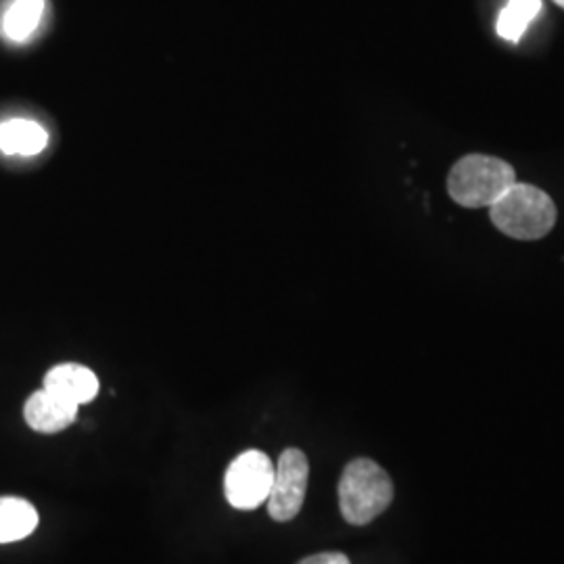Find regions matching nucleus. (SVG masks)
Masks as SVG:
<instances>
[{
    "instance_id": "20e7f679",
    "label": "nucleus",
    "mask_w": 564,
    "mask_h": 564,
    "mask_svg": "<svg viewBox=\"0 0 564 564\" xmlns=\"http://www.w3.org/2000/svg\"><path fill=\"white\" fill-rule=\"evenodd\" d=\"M272 484V460L260 449H247L228 466L224 475V494L230 506L239 510H256L268 502Z\"/></svg>"
},
{
    "instance_id": "0eeeda50",
    "label": "nucleus",
    "mask_w": 564,
    "mask_h": 564,
    "mask_svg": "<svg viewBox=\"0 0 564 564\" xmlns=\"http://www.w3.org/2000/svg\"><path fill=\"white\" fill-rule=\"evenodd\" d=\"M44 389L67 402L82 405L97 398L99 379L90 368L82 364H59L46 372Z\"/></svg>"
},
{
    "instance_id": "f257e3e1",
    "label": "nucleus",
    "mask_w": 564,
    "mask_h": 564,
    "mask_svg": "<svg viewBox=\"0 0 564 564\" xmlns=\"http://www.w3.org/2000/svg\"><path fill=\"white\" fill-rule=\"evenodd\" d=\"M489 212L498 230L519 241L542 239L556 223V205L547 193L521 182H514Z\"/></svg>"
},
{
    "instance_id": "f03ea898",
    "label": "nucleus",
    "mask_w": 564,
    "mask_h": 564,
    "mask_svg": "<svg viewBox=\"0 0 564 564\" xmlns=\"http://www.w3.org/2000/svg\"><path fill=\"white\" fill-rule=\"evenodd\" d=\"M393 502V484L375 460L358 458L345 466L339 481L343 519L351 524H368Z\"/></svg>"
},
{
    "instance_id": "6e6552de",
    "label": "nucleus",
    "mask_w": 564,
    "mask_h": 564,
    "mask_svg": "<svg viewBox=\"0 0 564 564\" xmlns=\"http://www.w3.org/2000/svg\"><path fill=\"white\" fill-rule=\"evenodd\" d=\"M48 144V134L41 123L9 120L0 123V151L7 155H39Z\"/></svg>"
},
{
    "instance_id": "f8f14e48",
    "label": "nucleus",
    "mask_w": 564,
    "mask_h": 564,
    "mask_svg": "<svg viewBox=\"0 0 564 564\" xmlns=\"http://www.w3.org/2000/svg\"><path fill=\"white\" fill-rule=\"evenodd\" d=\"M297 564H351L349 558L341 554V552H323V554H314V556H307Z\"/></svg>"
},
{
    "instance_id": "9b49d317",
    "label": "nucleus",
    "mask_w": 564,
    "mask_h": 564,
    "mask_svg": "<svg viewBox=\"0 0 564 564\" xmlns=\"http://www.w3.org/2000/svg\"><path fill=\"white\" fill-rule=\"evenodd\" d=\"M540 9H542V0H508L496 21L498 36L506 42L517 44L523 39L529 23L535 20Z\"/></svg>"
},
{
    "instance_id": "1a4fd4ad",
    "label": "nucleus",
    "mask_w": 564,
    "mask_h": 564,
    "mask_svg": "<svg viewBox=\"0 0 564 564\" xmlns=\"http://www.w3.org/2000/svg\"><path fill=\"white\" fill-rule=\"evenodd\" d=\"M46 0H11L2 13L0 32L11 42H25L41 25Z\"/></svg>"
},
{
    "instance_id": "7ed1b4c3",
    "label": "nucleus",
    "mask_w": 564,
    "mask_h": 564,
    "mask_svg": "<svg viewBox=\"0 0 564 564\" xmlns=\"http://www.w3.org/2000/svg\"><path fill=\"white\" fill-rule=\"evenodd\" d=\"M517 182L514 167L500 158L466 155L447 176V193L464 207H491Z\"/></svg>"
},
{
    "instance_id": "9d476101",
    "label": "nucleus",
    "mask_w": 564,
    "mask_h": 564,
    "mask_svg": "<svg viewBox=\"0 0 564 564\" xmlns=\"http://www.w3.org/2000/svg\"><path fill=\"white\" fill-rule=\"evenodd\" d=\"M39 527V512L23 498H0V544L20 542Z\"/></svg>"
},
{
    "instance_id": "423d86ee",
    "label": "nucleus",
    "mask_w": 564,
    "mask_h": 564,
    "mask_svg": "<svg viewBox=\"0 0 564 564\" xmlns=\"http://www.w3.org/2000/svg\"><path fill=\"white\" fill-rule=\"evenodd\" d=\"M78 408L80 405L67 402L42 387L41 391L32 393L23 405V416L30 429H34L36 433L51 435L74 423L78 419Z\"/></svg>"
},
{
    "instance_id": "ddd939ff",
    "label": "nucleus",
    "mask_w": 564,
    "mask_h": 564,
    "mask_svg": "<svg viewBox=\"0 0 564 564\" xmlns=\"http://www.w3.org/2000/svg\"><path fill=\"white\" fill-rule=\"evenodd\" d=\"M554 2H556V4H561L564 9V0H554Z\"/></svg>"
},
{
    "instance_id": "39448f33",
    "label": "nucleus",
    "mask_w": 564,
    "mask_h": 564,
    "mask_svg": "<svg viewBox=\"0 0 564 564\" xmlns=\"http://www.w3.org/2000/svg\"><path fill=\"white\" fill-rule=\"evenodd\" d=\"M310 479V463L302 449H284L274 468V484L268 498V512L274 521H293L302 510Z\"/></svg>"
}]
</instances>
